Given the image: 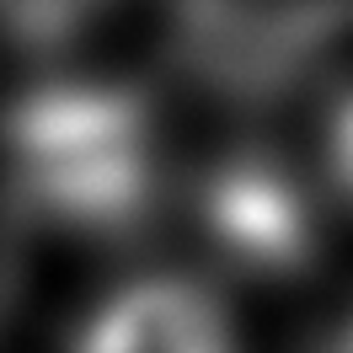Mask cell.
Instances as JSON below:
<instances>
[{"instance_id":"cell-1","label":"cell","mask_w":353,"mask_h":353,"mask_svg":"<svg viewBox=\"0 0 353 353\" xmlns=\"http://www.w3.org/2000/svg\"><path fill=\"white\" fill-rule=\"evenodd\" d=\"M6 182L32 220L59 230H129L155 193L150 102L112 81L27 91L0 123Z\"/></svg>"},{"instance_id":"cell-2","label":"cell","mask_w":353,"mask_h":353,"mask_svg":"<svg viewBox=\"0 0 353 353\" xmlns=\"http://www.w3.org/2000/svg\"><path fill=\"white\" fill-rule=\"evenodd\" d=\"M70 353H241V332L203 279L134 273L81 316Z\"/></svg>"},{"instance_id":"cell-3","label":"cell","mask_w":353,"mask_h":353,"mask_svg":"<svg viewBox=\"0 0 353 353\" xmlns=\"http://www.w3.org/2000/svg\"><path fill=\"white\" fill-rule=\"evenodd\" d=\"M203 230L246 273H300L316 252V220L294 176L241 155L203 182Z\"/></svg>"},{"instance_id":"cell-4","label":"cell","mask_w":353,"mask_h":353,"mask_svg":"<svg viewBox=\"0 0 353 353\" xmlns=\"http://www.w3.org/2000/svg\"><path fill=\"white\" fill-rule=\"evenodd\" d=\"M118 0H0V38L22 48H54L102 22Z\"/></svg>"},{"instance_id":"cell-5","label":"cell","mask_w":353,"mask_h":353,"mask_svg":"<svg viewBox=\"0 0 353 353\" xmlns=\"http://www.w3.org/2000/svg\"><path fill=\"white\" fill-rule=\"evenodd\" d=\"M327 172L337 182V193L353 203V91H343L332 102L327 118Z\"/></svg>"}]
</instances>
